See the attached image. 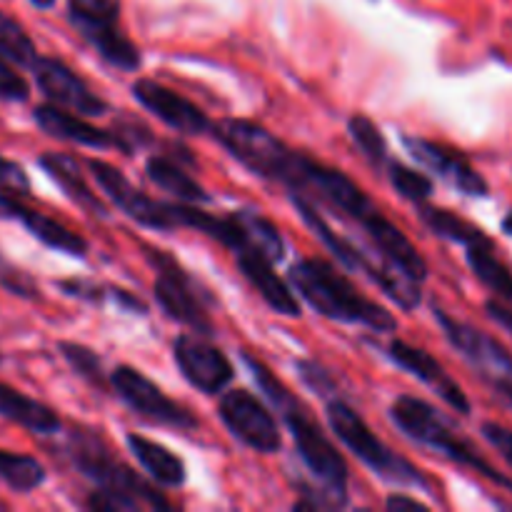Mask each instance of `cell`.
Here are the masks:
<instances>
[{"instance_id":"b9f144b4","label":"cell","mask_w":512,"mask_h":512,"mask_svg":"<svg viewBox=\"0 0 512 512\" xmlns=\"http://www.w3.org/2000/svg\"><path fill=\"white\" fill-rule=\"evenodd\" d=\"M0 363H3V358H0Z\"/></svg>"},{"instance_id":"8d00e7d4","label":"cell","mask_w":512,"mask_h":512,"mask_svg":"<svg viewBox=\"0 0 512 512\" xmlns=\"http://www.w3.org/2000/svg\"><path fill=\"white\" fill-rule=\"evenodd\" d=\"M480 430H483V438L488 440L500 455H503L505 463L512 468V430L500 423H483V428Z\"/></svg>"},{"instance_id":"74e56055","label":"cell","mask_w":512,"mask_h":512,"mask_svg":"<svg viewBox=\"0 0 512 512\" xmlns=\"http://www.w3.org/2000/svg\"><path fill=\"white\" fill-rule=\"evenodd\" d=\"M485 310H488V315L495 320V323L503 325L508 333H512V305L498 298V300H488V303H485Z\"/></svg>"},{"instance_id":"d590c367","label":"cell","mask_w":512,"mask_h":512,"mask_svg":"<svg viewBox=\"0 0 512 512\" xmlns=\"http://www.w3.org/2000/svg\"><path fill=\"white\" fill-rule=\"evenodd\" d=\"M0 188L15 190L20 195L30 193V178L23 165H18L10 158H3V155H0Z\"/></svg>"},{"instance_id":"836d02e7","label":"cell","mask_w":512,"mask_h":512,"mask_svg":"<svg viewBox=\"0 0 512 512\" xmlns=\"http://www.w3.org/2000/svg\"><path fill=\"white\" fill-rule=\"evenodd\" d=\"M28 95V80L10 65L8 58L0 55V100H3V103H25Z\"/></svg>"},{"instance_id":"8fae6325","label":"cell","mask_w":512,"mask_h":512,"mask_svg":"<svg viewBox=\"0 0 512 512\" xmlns=\"http://www.w3.org/2000/svg\"><path fill=\"white\" fill-rule=\"evenodd\" d=\"M218 415L245 448L263 455H273L283 448L278 420L250 390H228L220 395Z\"/></svg>"},{"instance_id":"4fadbf2b","label":"cell","mask_w":512,"mask_h":512,"mask_svg":"<svg viewBox=\"0 0 512 512\" xmlns=\"http://www.w3.org/2000/svg\"><path fill=\"white\" fill-rule=\"evenodd\" d=\"M205 338L208 335L200 333L178 335L173 343L175 365L195 390H200L203 395H223L233 383L235 368L228 355Z\"/></svg>"},{"instance_id":"f1b7e54d","label":"cell","mask_w":512,"mask_h":512,"mask_svg":"<svg viewBox=\"0 0 512 512\" xmlns=\"http://www.w3.org/2000/svg\"><path fill=\"white\" fill-rule=\"evenodd\" d=\"M0 55L13 65H23V68H33L35 60L40 58L28 30L3 10H0Z\"/></svg>"},{"instance_id":"cb8c5ba5","label":"cell","mask_w":512,"mask_h":512,"mask_svg":"<svg viewBox=\"0 0 512 512\" xmlns=\"http://www.w3.org/2000/svg\"><path fill=\"white\" fill-rule=\"evenodd\" d=\"M145 173L148 178L158 185L160 190L170 193L173 198H178L180 203H210V195L198 180L190 173H185L183 165L178 160L168 158V155H153V158L145 163Z\"/></svg>"},{"instance_id":"83f0119b","label":"cell","mask_w":512,"mask_h":512,"mask_svg":"<svg viewBox=\"0 0 512 512\" xmlns=\"http://www.w3.org/2000/svg\"><path fill=\"white\" fill-rule=\"evenodd\" d=\"M468 263L473 268L475 278L493 290L500 300L512 305V273L493 255L490 245H475L468 248Z\"/></svg>"},{"instance_id":"52a82bcc","label":"cell","mask_w":512,"mask_h":512,"mask_svg":"<svg viewBox=\"0 0 512 512\" xmlns=\"http://www.w3.org/2000/svg\"><path fill=\"white\" fill-rule=\"evenodd\" d=\"M68 18L105 63L125 73L140 68L138 45L120 30L118 0H68Z\"/></svg>"},{"instance_id":"ba28073f","label":"cell","mask_w":512,"mask_h":512,"mask_svg":"<svg viewBox=\"0 0 512 512\" xmlns=\"http://www.w3.org/2000/svg\"><path fill=\"white\" fill-rule=\"evenodd\" d=\"M433 315L440 328H443L445 338L450 340V345L463 353V358L493 385V390L505 403L512 405V355L508 350L493 335L483 333V330L473 328L463 320H455L453 315H448L438 305L433 308Z\"/></svg>"},{"instance_id":"e0dca14e","label":"cell","mask_w":512,"mask_h":512,"mask_svg":"<svg viewBox=\"0 0 512 512\" xmlns=\"http://www.w3.org/2000/svg\"><path fill=\"white\" fill-rule=\"evenodd\" d=\"M388 358L393 360L398 368H403L405 373H410L413 378H418L420 383L428 385V388L433 390L435 395H440L455 413L470 415L473 405H470L468 395L463 393V388L450 378L448 370H445L428 350L395 338L393 343L388 345Z\"/></svg>"},{"instance_id":"d6986e66","label":"cell","mask_w":512,"mask_h":512,"mask_svg":"<svg viewBox=\"0 0 512 512\" xmlns=\"http://www.w3.org/2000/svg\"><path fill=\"white\" fill-rule=\"evenodd\" d=\"M33 120L45 135L50 138L65 140V143L83 145V148L105 150L115 148V135L110 130L98 128V125L88 123L85 115L73 113L68 108H60L55 103H40L33 108Z\"/></svg>"},{"instance_id":"8992f818","label":"cell","mask_w":512,"mask_h":512,"mask_svg":"<svg viewBox=\"0 0 512 512\" xmlns=\"http://www.w3.org/2000/svg\"><path fill=\"white\" fill-rule=\"evenodd\" d=\"M293 205L298 208L303 223L308 225L315 235H318L320 243H323L325 248H328L330 253H333L335 258L345 265V268L355 270V273H363L365 278L373 280V283L378 285V288L383 290V293L388 295L393 303H398L403 310L418 308L420 288L415 280L400 275L398 270H395L393 265L385 263V260L383 263H375V260H370V255L365 253L360 245H355L353 240H348V238H343L340 233H335V230L330 228L328 220L323 218V213L318 210V205H315L310 198H305V195H293Z\"/></svg>"},{"instance_id":"7a4b0ae2","label":"cell","mask_w":512,"mask_h":512,"mask_svg":"<svg viewBox=\"0 0 512 512\" xmlns=\"http://www.w3.org/2000/svg\"><path fill=\"white\" fill-rule=\"evenodd\" d=\"M290 285L295 293L323 318L335 323L365 325L373 333H393L398 320L393 313L365 298L343 273L333 268L328 260L303 258L290 268Z\"/></svg>"},{"instance_id":"484cf974","label":"cell","mask_w":512,"mask_h":512,"mask_svg":"<svg viewBox=\"0 0 512 512\" xmlns=\"http://www.w3.org/2000/svg\"><path fill=\"white\" fill-rule=\"evenodd\" d=\"M235 218H238L240 225H243L245 238H248V245H250V253L265 255V258L273 260V263L283 260L285 255L283 235H280V230L275 228L263 213L243 208V210H235Z\"/></svg>"},{"instance_id":"1f68e13d","label":"cell","mask_w":512,"mask_h":512,"mask_svg":"<svg viewBox=\"0 0 512 512\" xmlns=\"http://www.w3.org/2000/svg\"><path fill=\"white\" fill-rule=\"evenodd\" d=\"M388 178L390 183H393V188L398 190L400 195H403L405 200H410V203H428V198L433 195V180L428 178L425 173H418V170L408 168L405 163H400V160H388Z\"/></svg>"},{"instance_id":"3957f363","label":"cell","mask_w":512,"mask_h":512,"mask_svg":"<svg viewBox=\"0 0 512 512\" xmlns=\"http://www.w3.org/2000/svg\"><path fill=\"white\" fill-rule=\"evenodd\" d=\"M390 420L395 428L410 438L413 443L423 445V448L435 450L443 458L453 460V463L463 465V468L475 470L478 475L488 478L490 483L500 485V488L510 490L512 493V480L508 475L500 473L490 460L480 455V450L470 443L468 438L455 433L450 428L448 420L438 413L430 403L425 400L413 398V395H400L393 405H390Z\"/></svg>"},{"instance_id":"f546056e","label":"cell","mask_w":512,"mask_h":512,"mask_svg":"<svg viewBox=\"0 0 512 512\" xmlns=\"http://www.w3.org/2000/svg\"><path fill=\"white\" fill-rule=\"evenodd\" d=\"M348 133H350V138H353V143L358 145L360 153L370 160V165H375V168H383V165H388V160H390L388 143H385L380 128L368 118V115L355 113L353 118L348 120Z\"/></svg>"},{"instance_id":"60d3db41","label":"cell","mask_w":512,"mask_h":512,"mask_svg":"<svg viewBox=\"0 0 512 512\" xmlns=\"http://www.w3.org/2000/svg\"><path fill=\"white\" fill-rule=\"evenodd\" d=\"M503 230H505V233H508V235H510V238H512V213L508 215V218H505V220H503Z\"/></svg>"},{"instance_id":"ffe728a7","label":"cell","mask_w":512,"mask_h":512,"mask_svg":"<svg viewBox=\"0 0 512 512\" xmlns=\"http://www.w3.org/2000/svg\"><path fill=\"white\" fill-rule=\"evenodd\" d=\"M238 270L243 278L255 288V293L270 305L278 315L285 318H300V303L290 285L273 270V260L260 253H240L235 255Z\"/></svg>"},{"instance_id":"44dd1931","label":"cell","mask_w":512,"mask_h":512,"mask_svg":"<svg viewBox=\"0 0 512 512\" xmlns=\"http://www.w3.org/2000/svg\"><path fill=\"white\" fill-rule=\"evenodd\" d=\"M38 168L78 205L80 210H85L88 215L95 218H108V205L98 198V193H93V188L85 180L83 170H80L78 160L68 153H43L38 158Z\"/></svg>"},{"instance_id":"d4e9b609","label":"cell","mask_w":512,"mask_h":512,"mask_svg":"<svg viewBox=\"0 0 512 512\" xmlns=\"http://www.w3.org/2000/svg\"><path fill=\"white\" fill-rule=\"evenodd\" d=\"M418 215L425 225L430 228V233L438 235V238L450 240V243H460L465 248H475V245H490L493 248V240L473 225L470 220L460 218V215L450 213L445 208H435V205L418 203Z\"/></svg>"},{"instance_id":"30bf717a","label":"cell","mask_w":512,"mask_h":512,"mask_svg":"<svg viewBox=\"0 0 512 512\" xmlns=\"http://www.w3.org/2000/svg\"><path fill=\"white\" fill-rule=\"evenodd\" d=\"M110 385H113L115 395H118L135 415L150 420V423L165 425V428L175 430L198 428V418H195L185 405L168 398L153 380L145 378L140 370L130 368V365H118V368L110 373Z\"/></svg>"},{"instance_id":"2e32d148","label":"cell","mask_w":512,"mask_h":512,"mask_svg":"<svg viewBox=\"0 0 512 512\" xmlns=\"http://www.w3.org/2000/svg\"><path fill=\"white\" fill-rule=\"evenodd\" d=\"M133 95L145 110L163 120L168 128H173L180 135H203L213 128L208 115L193 103V100L183 98L175 90L165 88V85L155 83L150 78H140L133 83Z\"/></svg>"},{"instance_id":"d6a6232c","label":"cell","mask_w":512,"mask_h":512,"mask_svg":"<svg viewBox=\"0 0 512 512\" xmlns=\"http://www.w3.org/2000/svg\"><path fill=\"white\" fill-rule=\"evenodd\" d=\"M0 288L8 290L10 295H18L23 300H38L40 288L33 280V275L20 270L18 265L8 263V260L0 255Z\"/></svg>"},{"instance_id":"ac0fdd59","label":"cell","mask_w":512,"mask_h":512,"mask_svg":"<svg viewBox=\"0 0 512 512\" xmlns=\"http://www.w3.org/2000/svg\"><path fill=\"white\" fill-rule=\"evenodd\" d=\"M403 145L420 165L433 170L438 178H443L445 183L458 188L460 193L473 195V198H485V195H488V183H485L483 175L468 163L465 155L448 150L445 145L433 143V140L428 138H413V135H405Z\"/></svg>"},{"instance_id":"7c38bea8","label":"cell","mask_w":512,"mask_h":512,"mask_svg":"<svg viewBox=\"0 0 512 512\" xmlns=\"http://www.w3.org/2000/svg\"><path fill=\"white\" fill-rule=\"evenodd\" d=\"M88 170L93 173L95 183H98L100 188H103V193L108 195L110 203L118 205L120 213L128 215L130 220H135V223L143 225V228L158 230V233H170V230L178 228L173 215H170L168 203H160V200L150 198L143 190L135 188V185L125 178V173H120L115 165L98 158H90Z\"/></svg>"},{"instance_id":"603a6c76","label":"cell","mask_w":512,"mask_h":512,"mask_svg":"<svg viewBox=\"0 0 512 512\" xmlns=\"http://www.w3.org/2000/svg\"><path fill=\"white\" fill-rule=\"evenodd\" d=\"M128 448L135 455L140 468L160 485V488H180L185 483V463L175 453H170L165 445L143 435H128Z\"/></svg>"},{"instance_id":"6da1fadb","label":"cell","mask_w":512,"mask_h":512,"mask_svg":"<svg viewBox=\"0 0 512 512\" xmlns=\"http://www.w3.org/2000/svg\"><path fill=\"white\" fill-rule=\"evenodd\" d=\"M243 360L250 373H253L255 383L265 393V398L275 405L283 423L288 425L300 460L308 468V473L323 485L330 508L348 503V463H345L343 453L320 430V425L310 418L308 408L270 373V368H265L260 360L250 358V355H243Z\"/></svg>"},{"instance_id":"4dcf8cb0","label":"cell","mask_w":512,"mask_h":512,"mask_svg":"<svg viewBox=\"0 0 512 512\" xmlns=\"http://www.w3.org/2000/svg\"><path fill=\"white\" fill-rule=\"evenodd\" d=\"M58 350L65 363L75 370V375H80L88 385L103 390L110 383V375H105L103 360L98 358V353H93V350L80 343H68V340L58 343Z\"/></svg>"},{"instance_id":"9a60e30c","label":"cell","mask_w":512,"mask_h":512,"mask_svg":"<svg viewBox=\"0 0 512 512\" xmlns=\"http://www.w3.org/2000/svg\"><path fill=\"white\" fill-rule=\"evenodd\" d=\"M0 220L20 223L35 240H40L45 248L58 250V253L70 255V258H85V255H88V240L80 238L78 233L65 228L63 223H58V220L50 218V215L28 208V205L20 200V193H15V190L0 188Z\"/></svg>"},{"instance_id":"f35d334b","label":"cell","mask_w":512,"mask_h":512,"mask_svg":"<svg viewBox=\"0 0 512 512\" xmlns=\"http://www.w3.org/2000/svg\"><path fill=\"white\" fill-rule=\"evenodd\" d=\"M385 508L388 510H415V512H425L428 510V505L425 503H420L418 498H410V495H403V493H398V495H390L388 500H385Z\"/></svg>"},{"instance_id":"5b68a950","label":"cell","mask_w":512,"mask_h":512,"mask_svg":"<svg viewBox=\"0 0 512 512\" xmlns=\"http://www.w3.org/2000/svg\"><path fill=\"white\" fill-rule=\"evenodd\" d=\"M328 423L335 438L360 460L368 470H373L385 483L403 485V488L430 490V480L420 468H415L408 458L395 453L370 430V425L360 418L358 410L345 400H330Z\"/></svg>"},{"instance_id":"4316f807","label":"cell","mask_w":512,"mask_h":512,"mask_svg":"<svg viewBox=\"0 0 512 512\" xmlns=\"http://www.w3.org/2000/svg\"><path fill=\"white\" fill-rule=\"evenodd\" d=\"M48 473H45L43 463L33 455L10 453V450H0V480L8 485L13 493L28 495L38 490L45 483Z\"/></svg>"},{"instance_id":"ab89813d","label":"cell","mask_w":512,"mask_h":512,"mask_svg":"<svg viewBox=\"0 0 512 512\" xmlns=\"http://www.w3.org/2000/svg\"><path fill=\"white\" fill-rule=\"evenodd\" d=\"M30 3H33L35 8H43V10H48V8H53V5H55V0H30Z\"/></svg>"},{"instance_id":"277c9868","label":"cell","mask_w":512,"mask_h":512,"mask_svg":"<svg viewBox=\"0 0 512 512\" xmlns=\"http://www.w3.org/2000/svg\"><path fill=\"white\" fill-rule=\"evenodd\" d=\"M68 458L83 478L98 485L118 503L120 510H170L173 505L143 478L133 473L128 465L113 458L108 445L93 430H73L68 440Z\"/></svg>"},{"instance_id":"7402d4cb","label":"cell","mask_w":512,"mask_h":512,"mask_svg":"<svg viewBox=\"0 0 512 512\" xmlns=\"http://www.w3.org/2000/svg\"><path fill=\"white\" fill-rule=\"evenodd\" d=\"M0 418L20 425L33 435H58L63 428L53 408L28 398L8 383H0Z\"/></svg>"},{"instance_id":"9c48e42d","label":"cell","mask_w":512,"mask_h":512,"mask_svg":"<svg viewBox=\"0 0 512 512\" xmlns=\"http://www.w3.org/2000/svg\"><path fill=\"white\" fill-rule=\"evenodd\" d=\"M148 260L155 268V285L153 293L158 300L160 310L168 315L175 323L185 325L193 333L213 335L215 325L210 320L208 310L200 303L198 293H195V283L173 255L163 253V250L148 248Z\"/></svg>"},{"instance_id":"5bb4252c","label":"cell","mask_w":512,"mask_h":512,"mask_svg":"<svg viewBox=\"0 0 512 512\" xmlns=\"http://www.w3.org/2000/svg\"><path fill=\"white\" fill-rule=\"evenodd\" d=\"M30 70H33L38 90L50 103L73 110L78 115H85V118L108 113V103L98 93H93L88 83L70 65H65L63 60L40 55Z\"/></svg>"},{"instance_id":"e575fe53","label":"cell","mask_w":512,"mask_h":512,"mask_svg":"<svg viewBox=\"0 0 512 512\" xmlns=\"http://www.w3.org/2000/svg\"><path fill=\"white\" fill-rule=\"evenodd\" d=\"M295 368H298L300 378L305 380V385H308V388H313L315 393L330 395L335 390L333 375H330L328 370L323 368V365L313 363V360H300V363L295 365Z\"/></svg>"}]
</instances>
